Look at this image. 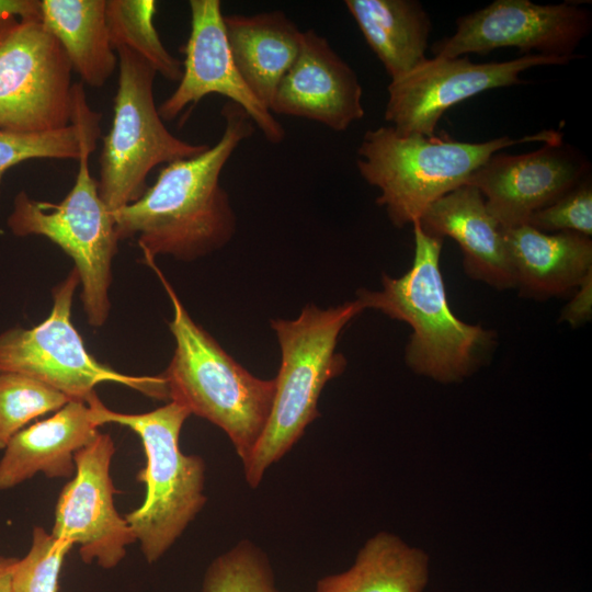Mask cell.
I'll return each mask as SVG.
<instances>
[{
    "instance_id": "cell-1",
    "label": "cell",
    "mask_w": 592,
    "mask_h": 592,
    "mask_svg": "<svg viewBox=\"0 0 592 592\" xmlns=\"http://www.w3.org/2000/svg\"><path fill=\"white\" fill-rule=\"evenodd\" d=\"M220 113L225 125L215 145L166 164L137 201L112 212L118 240L137 236L146 263L158 255L196 260L227 244L236 231L220 174L255 126L232 102H226Z\"/></svg>"
},
{
    "instance_id": "cell-2",
    "label": "cell",
    "mask_w": 592,
    "mask_h": 592,
    "mask_svg": "<svg viewBox=\"0 0 592 592\" xmlns=\"http://www.w3.org/2000/svg\"><path fill=\"white\" fill-rule=\"evenodd\" d=\"M414 255L399 277L383 275L380 291L360 289L356 300L408 323L412 333L406 362L417 374L436 382L458 383L474 374L494 343V333L456 317L447 300L440 267L444 238L412 224Z\"/></svg>"
},
{
    "instance_id": "cell-3",
    "label": "cell",
    "mask_w": 592,
    "mask_h": 592,
    "mask_svg": "<svg viewBox=\"0 0 592 592\" xmlns=\"http://www.w3.org/2000/svg\"><path fill=\"white\" fill-rule=\"evenodd\" d=\"M147 264L157 273L173 309L169 329L175 349L160 374L167 397L221 429L243 466L265 429L275 379H261L235 361L192 319L155 261Z\"/></svg>"
},
{
    "instance_id": "cell-4",
    "label": "cell",
    "mask_w": 592,
    "mask_h": 592,
    "mask_svg": "<svg viewBox=\"0 0 592 592\" xmlns=\"http://www.w3.org/2000/svg\"><path fill=\"white\" fill-rule=\"evenodd\" d=\"M547 129L521 138L498 137L483 143L454 140L442 135H400L391 126L367 130L357 148L361 177L380 192L383 206L396 227L420 220L428 207L465 185L469 177L493 153L523 143L561 140Z\"/></svg>"
},
{
    "instance_id": "cell-5",
    "label": "cell",
    "mask_w": 592,
    "mask_h": 592,
    "mask_svg": "<svg viewBox=\"0 0 592 592\" xmlns=\"http://www.w3.org/2000/svg\"><path fill=\"white\" fill-rule=\"evenodd\" d=\"M363 310L355 299L327 309L307 305L293 320H271L281 348V365L265 429L242 466L252 489L320 415L317 405L323 387L346 366L343 355L335 352L340 333Z\"/></svg>"
},
{
    "instance_id": "cell-6",
    "label": "cell",
    "mask_w": 592,
    "mask_h": 592,
    "mask_svg": "<svg viewBox=\"0 0 592 592\" xmlns=\"http://www.w3.org/2000/svg\"><path fill=\"white\" fill-rule=\"evenodd\" d=\"M99 426L115 423L130 429L140 441L146 464L136 476L145 485L143 503L125 515L148 563L157 562L204 508L205 462L180 448V434L191 415L169 401L144 413L109 409L95 397L88 403Z\"/></svg>"
},
{
    "instance_id": "cell-7",
    "label": "cell",
    "mask_w": 592,
    "mask_h": 592,
    "mask_svg": "<svg viewBox=\"0 0 592 592\" xmlns=\"http://www.w3.org/2000/svg\"><path fill=\"white\" fill-rule=\"evenodd\" d=\"M99 137L83 141L75 184L62 201H36L20 191L7 220L13 235L46 237L72 259L82 307L93 327H102L110 315L112 262L119 241L112 212L101 200L98 181L89 169Z\"/></svg>"
},
{
    "instance_id": "cell-8",
    "label": "cell",
    "mask_w": 592,
    "mask_h": 592,
    "mask_svg": "<svg viewBox=\"0 0 592 592\" xmlns=\"http://www.w3.org/2000/svg\"><path fill=\"white\" fill-rule=\"evenodd\" d=\"M115 53L118 84L112 126L103 137L98 180L100 197L111 212L144 194L147 177L155 167L194 157L209 147L171 134L155 102L157 72L128 48L119 47Z\"/></svg>"
},
{
    "instance_id": "cell-9",
    "label": "cell",
    "mask_w": 592,
    "mask_h": 592,
    "mask_svg": "<svg viewBox=\"0 0 592 592\" xmlns=\"http://www.w3.org/2000/svg\"><path fill=\"white\" fill-rule=\"evenodd\" d=\"M79 285L73 267L53 288V307L44 321L30 329L16 327L0 333V373L25 375L69 400L86 403L98 397L95 387L102 383L121 384L152 398L168 399L161 375H126L88 352L71 322L72 300Z\"/></svg>"
},
{
    "instance_id": "cell-10",
    "label": "cell",
    "mask_w": 592,
    "mask_h": 592,
    "mask_svg": "<svg viewBox=\"0 0 592 592\" xmlns=\"http://www.w3.org/2000/svg\"><path fill=\"white\" fill-rule=\"evenodd\" d=\"M71 64L38 20L0 25V129L44 133L69 126L75 116Z\"/></svg>"
},
{
    "instance_id": "cell-11",
    "label": "cell",
    "mask_w": 592,
    "mask_h": 592,
    "mask_svg": "<svg viewBox=\"0 0 592 592\" xmlns=\"http://www.w3.org/2000/svg\"><path fill=\"white\" fill-rule=\"evenodd\" d=\"M571 58L527 54L506 61L473 62L466 56L426 58L390 80L385 121L400 135L433 136L443 114L487 90L525 83L520 73L538 66H561Z\"/></svg>"
},
{
    "instance_id": "cell-12",
    "label": "cell",
    "mask_w": 592,
    "mask_h": 592,
    "mask_svg": "<svg viewBox=\"0 0 592 592\" xmlns=\"http://www.w3.org/2000/svg\"><path fill=\"white\" fill-rule=\"evenodd\" d=\"M590 11L571 2L539 4L496 0L456 20V31L432 45L433 57L454 58L515 47L525 55L578 58L574 49L590 33Z\"/></svg>"
},
{
    "instance_id": "cell-13",
    "label": "cell",
    "mask_w": 592,
    "mask_h": 592,
    "mask_svg": "<svg viewBox=\"0 0 592 592\" xmlns=\"http://www.w3.org/2000/svg\"><path fill=\"white\" fill-rule=\"evenodd\" d=\"M114 454L112 436L100 432L76 453V470L59 493L50 532L77 545L84 563L94 562L106 570L117 567L127 547L136 542L130 525L114 504Z\"/></svg>"
},
{
    "instance_id": "cell-14",
    "label": "cell",
    "mask_w": 592,
    "mask_h": 592,
    "mask_svg": "<svg viewBox=\"0 0 592 592\" xmlns=\"http://www.w3.org/2000/svg\"><path fill=\"white\" fill-rule=\"evenodd\" d=\"M191 31L181 52L183 71L173 93L158 107L162 121H173L204 96L219 94L239 105L271 144L285 138L283 125L248 88L229 48L221 2L191 0Z\"/></svg>"
},
{
    "instance_id": "cell-15",
    "label": "cell",
    "mask_w": 592,
    "mask_h": 592,
    "mask_svg": "<svg viewBox=\"0 0 592 592\" xmlns=\"http://www.w3.org/2000/svg\"><path fill=\"white\" fill-rule=\"evenodd\" d=\"M589 163L561 140L521 155L496 152L469 177L503 229L526 225L587 175Z\"/></svg>"
},
{
    "instance_id": "cell-16",
    "label": "cell",
    "mask_w": 592,
    "mask_h": 592,
    "mask_svg": "<svg viewBox=\"0 0 592 592\" xmlns=\"http://www.w3.org/2000/svg\"><path fill=\"white\" fill-rule=\"evenodd\" d=\"M357 75L314 30L303 31L299 54L282 78L270 112L317 122L335 132L364 117Z\"/></svg>"
},
{
    "instance_id": "cell-17",
    "label": "cell",
    "mask_w": 592,
    "mask_h": 592,
    "mask_svg": "<svg viewBox=\"0 0 592 592\" xmlns=\"http://www.w3.org/2000/svg\"><path fill=\"white\" fill-rule=\"evenodd\" d=\"M418 221L428 234L458 243L464 270L471 278L498 289L515 287L503 228L475 186L465 184L445 194Z\"/></svg>"
},
{
    "instance_id": "cell-18",
    "label": "cell",
    "mask_w": 592,
    "mask_h": 592,
    "mask_svg": "<svg viewBox=\"0 0 592 592\" xmlns=\"http://www.w3.org/2000/svg\"><path fill=\"white\" fill-rule=\"evenodd\" d=\"M100 426L88 403L69 400L44 420L15 434L0 458V490H9L37 474L69 478L76 453L91 443Z\"/></svg>"
},
{
    "instance_id": "cell-19",
    "label": "cell",
    "mask_w": 592,
    "mask_h": 592,
    "mask_svg": "<svg viewBox=\"0 0 592 592\" xmlns=\"http://www.w3.org/2000/svg\"><path fill=\"white\" fill-rule=\"evenodd\" d=\"M515 287L548 298L579 287L592 273V241L577 232H544L530 225L503 229Z\"/></svg>"
},
{
    "instance_id": "cell-20",
    "label": "cell",
    "mask_w": 592,
    "mask_h": 592,
    "mask_svg": "<svg viewBox=\"0 0 592 592\" xmlns=\"http://www.w3.org/2000/svg\"><path fill=\"white\" fill-rule=\"evenodd\" d=\"M235 65L269 111L275 91L301 46L303 31L283 11L224 15Z\"/></svg>"
},
{
    "instance_id": "cell-21",
    "label": "cell",
    "mask_w": 592,
    "mask_h": 592,
    "mask_svg": "<svg viewBox=\"0 0 592 592\" xmlns=\"http://www.w3.org/2000/svg\"><path fill=\"white\" fill-rule=\"evenodd\" d=\"M367 45L390 80L423 62L432 24L415 0H345Z\"/></svg>"
},
{
    "instance_id": "cell-22",
    "label": "cell",
    "mask_w": 592,
    "mask_h": 592,
    "mask_svg": "<svg viewBox=\"0 0 592 592\" xmlns=\"http://www.w3.org/2000/svg\"><path fill=\"white\" fill-rule=\"evenodd\" d=\"M430 558L396 534L379 532L357 551L353 565L320 578L315 592H424Z\"/></svg>"
},
{
    "instance_id": "cell-23",
    "label": "cell",
    "mask_w": 592,
    "mask_h": 592,
    "mask_svg": "<svg viewBox=\"0 0 592 592\" xmlns=\"http://www.w3.org/2000/svg\"><path fill=\"white\" fill-rule=\"evenodd\" d=\"M39 5L42 24L58 41L72 70L90 87L104 86L117 66L106 0H39Z\"/></svg>"
},
{
    "instance_id": "cell-24",
    "label": "cell",
    "mask_w": 592,
    "mask_h": 592,
    "mask_svg": "<svg viewBox=\"0 0 592 592\" xmlns=\"http://www.w3.org/2000/svg\"><path fill=\"white\" fill-rule=\"evenodd\" d=\"M75 116L72 123L61 129L20 134L0 129V184L5 172L31 159H76L83 141L100 136L101 114L90 109L83 87L73 84Z\"/></svg>"
},
{
    "instance_id": "cell-25",
    "label": "cell",
    "mask_w": 592,
    "mask_h": 592,
    "mask_svg": "<svg viewBox=\"0 0 592 592\" xmlns=\"http://www.w3.org/2000/svg\"><path fill=\"white\" fill-rule=\"evenodd\" d=\"M106 22L113 49L128 48L153 70L171 81H180L182 62L163 45L155 26V0H106Z\"/></svg>"
},
{
    "instance_id": "cell-26",
    "label": "cell",
    "mask_w": 592,
    "mask_h": 592,
    "mask_svg": "<svg viewBox=\"0 0 592 592\" xmlns=\"http://www.w3.org/2000/svg\"><path fill=\"white\" fill-rule=\"evenodd\" d=\"M202 592H281L266 554L249 539L238 542L208 565Z\"/></svg>"
},
{
    "instance_id": "cell-27",
    "label": "cell",
    "mask_w": 592,
    "mask_h": 592,
    "mask_svg": "<svg viewBox=\"0 0 592 592\" xmlns=\"http://www.w3.org/2000/svg\"><path fill=\"white\" fill-rule=\"evenodd\" d=\"M69 399L31 377L0 373V449L32 420L57 411Z\"/></svg>"
},
{
    "instance_id": "cell-28",
    "label": "cell",
    "mask_w": 592,
    "mask_h": 592,
    "mask_svg": "<svg viewBox=\"0 0 592 592\" xmlns=\"http://www.w3.org/2000/svg\"><path fill=\"white\" fill-rule=\"evenodd\" d=\"M72 545L34 526L26 555L12 570V592H58L64 560Z\"/></svg>"
},
{
    "instance_id": "cell-29",
    "label": "cell",
    "mask_w": 592,
    "mask_h": 592,
    "mask_svg": "<svg viewBox=\"0 0 592 592\" xmlns=\"http://www.w3.org/2000/svg\"><path fill=\"white\" fill-rule=\"evenodd\" d=\"M527 225L544 232L592 235V186L585 177L568 193L535 212Z\"/></svg>"
},
{
    "instance_id": "cell-30",
    "label": "cell",
    "mask_w": 592,
    "mask_h": 592,
    "mask_svg": "<svg viewBox=\"0 0 592 592\" xmlns=\"http://www.w3.org/2000/svg\"><path fill=\"white\" fill-rule=\"evenodd\" d=\"M591 281L587 278L580 286L578 294L562 311V320L572 326H580L591 317Z\"/></svg>"
},
{
    "instance_id": "cell-31",
    "label": "cell",
    "mask_w": 592,
    "mask_h": 592,
    "mask_svg": "<svg viewBox=\"0 0 592 592\" xmlns=\"http://www.w3.org/2000/svg\"><path fill=\"white\" fill-rule=\"evenodd\" d=\"M13 19L41 21L38 0H0V22Z\"/></svg>"
},
{
    "instance_id": "cell-32",
    "label": "cell",
    "mask_w": 592,
    "mask_h": 592,
    "mask_svg": "<svg viewBox=\"0 0 592 592\" xmlns=\"http://www.w3.org/2000/svg\"><path fill=\"white\" fill-rule=\"evenodd\" d=\"M16 560L15 557L0 556V592H12V570Z\"/></svg>"
},
{
    "instance_id": "cell-33",
    "label": "cell",
    "mask_w": 592,
    "mask_h": 592,
    "mask_svg": "<svg viewBox=\"0 0 592 592\" xmlns=\"http://www.w3.org/2000/svg\"><path fill=\"white\" fill-rule=\"evenodd\" d=\"M4 22V21H3ZM2 22H0V25H1Z\"/></svg>"
}]
</instances>
